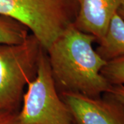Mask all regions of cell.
Returning <instances> with one entry per match:
<instances>
[{
    "label": "cell",
    "mask_w": 124,
    "mask_h": 124,
    "mask_svg": "<svg viewBox=\"0 0 124 124\" xmlns=\"http://www.w3.org/2000/svg\"><path fill=\"white\" fill-rule=\"evenodd\" d=\"M97 39L73 24L46 50L59 93L99 97L111 85L101 74L106 63L93 48Z\"/></svg>",
    "instance_id": "obj_1"
},
{
    "label": "cell",
    "mask_w": 124,
    "mask_h": 124,
    "mask_svg": "<svg viewBox=\"0 0 124 124\" xmlns=\"http://www.w3.org/2000/svg\"><path fill=\"white\" fill-rule=\"evenodd\" d=\"M79 0H0V15L28 28L46 50L72 25Z\"/></svg>",
    "instance_id": "obj_2"
},
{
    "label": "cell",
    "mask_w": 124,
    "mask_h": 124,
    "mask_svg": "<svg viewBox=\"0 0 124 124\" xmlns=\"http://www.w3.org/2000/svg\"><path fill=\"white\" fill-rule=\"evenodd\" d=\"M44 49L31 33L22 43L0 44V111L19 112L24 90L35 77Z\"/></svg>",
    "instance_id": "obj_3"
},
{
    "label": "cell",
    "mask_w": 124,
    "mask_h": 124,
    "mask_svg": "<svg viewBox=\"0 0 124 124\" xmlns=\"http://www.w3.org/2000/svg\"><path fill=\"white\" fill-rule=\"evenodd\" d=\"M23 106L17 115L18 124H72L73 119L62 100L44 49L35 77L27 85Z\"/></svg>",
    "instance_id": "obj_4"
},
{
    "label": "cell",
    "mask_w": 124,
    "mask_h": 124,
    "mask_svg": "<svg viewBox=\"0 0 124 124\" xmlns=\"http://www.w3.org/2000/svg\"><path fill=\"white\" fill-rule=\"evenodd\" d=\"M59 94L75 124H124V104L109 93L99 97L72 93Z\"/></svg>",
    "instance_id": "obj_5"
},
{
    "label": "cell",
    "mask_w": 124,
    "mask_h": 124,
    "mask_svg": "<svg viewBox=\"0 0 124 124\" xmlns=\"http://www.w3.org/2000/svg\"><path fill=\"white\" fill-rule=\"evenodd\" d=\"M124 0H79L73 25L79 31L93 35L97 42L106 32L113 15Z\"/></svg>",
    "instance_id": "obj_6"
},
{
    "label": "cell",
    "mask_w": 124,
    "mask_h": 124,
    "mask_svg": "<svg viewBox=\"0 0 124 124\" xmlns=\"http://www.w3.org/2000/svg\"><path fill=\"white\" fill-rule=\"evenodd\" d=\"M97 43L95 50L106 62L124 56V20L118 13L113 15L105 35Z\"/></svg>",
    "instance_id": "obj_7"
},
{
    "label": "cell",
    "mask_w": 124,
    "mask_h": 124,
    "mask_svg": "<svg viewBox=\"0 0 124 124\" xmlns=\"http://www.w3.org/2000/svg\"><path fill=\"white\" fill-rule=\"evenodd\" d=\"M30 31L12 18L0 15V44H15L23 41Z\"/></svg>",
    "instance_id": "obj_8"
},
{
    "label": "cell",
    "mask_w": 124,
    "mask_h": 124,
    "mask_svg": "<svg viewBox=\"0 0 124 124\" xmlns=\"http://www.w3.org/2000/svg\"><path fill=\"white\" fill-rule=\"evenodd\" d=\"M101 74L111 85H124V56L107 62Z\"/></svg>",
    "instance_id": "obj_9"
},
{
    "label": "cell",
    "mask_w": 124,
    "mask_h": 124,
    "mask_svg": "<svg viewBox=\"0 0 124 124\" xmlns=\"http://www.w3.org/2000/svg\"><path fill=\"white\" fill-rule=\"evenodd\" d=\"M17 112L0 111V124H18Z\"/></svg>",
    "instance_id": "obj_10"
},
{
    "label": "cell",
    "mask_w": 124,
    "mask_h": 124,
    "mask_svg": "<svg viewBox=\"0 0 124 124\" xmlns=\"http://www.w3.org/2000/svg\"><path fill=\"white\" fill-rule=\"evenodd\" d=\"M111 94L114 97L118 99L119 101L124 104V85H111L110 88L108 92Z\"/></svg>",
    "instance_id": "obj_11"
},
{
    "label": "cell",
    "mask_w": 124,
    "mask_h": 124,
    "mask_svg": "<svg viewBox=\"0 0 124 124\" xmlns=\"http://www.w3.org/2000/svg\"><path fill=\"white\" fill-rule=\"evenodd\" d=\"M117 13L120 15V17L124 20V2L122 3V4L121 5L119 8L118 9Z\"/></svg>",
    "instance_id": "obj_12"
},
{
    "label": "cell",
    "mask_w": 124,
    "mask_h": 124,
    "mask_svg": "<svg viewBox=\"0 0 124 124\" xmlns=\"http://www.w3.org/2000/svg\"><path fill=\"white\" fill-rule=\"evenodd\" d=\"M75 124V122H73V124Z\"/></svg>",
    "instance_id": "obj_13"
}]
</instances>
